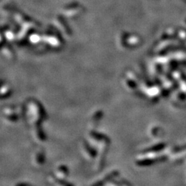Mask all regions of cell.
<instances>
[{
	"mask_svg": "<svg viewBox=\"0 0 186 186\" xmlns=\"http://www.w3.org/2000/svg\"><path fill=\"white\" fill-rule=\"evenodd\" d=\"M56 177L59 178H65L66 176H67V169H66L65 167L61 166L56 169Z\"/></svg>",
	"mask_w": 186,
	"mask_h": 186,
	"instance_id": "7a4b0ae2",
	"label": "cell"
},
{
	"mask_svg": "<svg viewBox=\"0 0 186 186\" xmlns=\"http://www.w3.org/2000/svg\"><path fill=\"white\" fill-rule=\"evenodd\" d=\"M32 160H33V163L35 166H37V167L41 166L44 161L43 152L39 151V150H37V151L35 152L33 157H32Z\"/></svg>",
	"mask_w": 186,
	"mask_h": 186,
	"instance_id": "6da1fadb",
	"label": "cell"
}]
</instances>
